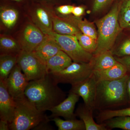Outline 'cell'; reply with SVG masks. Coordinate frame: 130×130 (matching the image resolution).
I'll return each mask as SVG.
<instances>
[{"instance_id": "1", "label": "cell", "mask_w": 130, "mask_h": 130, "mask_svg": "<svg viewBox=\"0 0 130 130\" xmlns=\"http://www.w3.org/2000/svg\"><path fill=\"white\" fill-rule=\"evenodd\" d=\"M27 98L40 111H50L66 98V94L48 73L37 80L29 82L25 91Z\"/></svg>"}, {"instance_id": "2", "label": "cell", "mask_w": 130, "mask_h": 130, "mask_svg": "<svg viewBox=\"0 0 130 130\" xmlns=\"http://www.w3.org/2000/svg\"><path fill=\"white\" fill-rule=\"evenodd\" d=\"M129 74L112 81L97 82L94 109H115L128 104L126 84Z\"/></svg>"}, {"instance_id": "3", "label": "cell", "mask_w": 130, "mask_h": 130, "mask_svg": "<svg viewBox=\"0 0 130 130\" xmlns=\"http://www.w3.org/2000/svg\"><path fill=\"white\" fill-rule=\"evenodd\" d=\"M119 3L115 4L110 11L96 21L98 28L97 46L93 55L111 51L116 38L123 29L119 23Z\"/></svg>"}, {"instance_id": "4", "label": "cell", "mask_w": 130, "mask_h": 130, "mask_svg": "<svg viewBox=\"0 0 130 130\" xmlns=\"http://www.w3.org/2000/svg\"><path fill=\"white\" fill-rule=\"evenodd\" d=\"M16 107L13 118L9 123L11 130L32 129L40 123L50 120L30 101L25 94L14 100Z\"/></svg>"}, {"instance_id": "5", "label": "cell", "mask_w": 130, "mask_h": 130, "mask_svg": "<svg viewBox=\"0 0 130 130\" xmlns=\"http://www.w3.org/2000/svg\"><path fill=\"white\" fill-rule=\"evenodd\" d=\"M55 40L74 62L89 63L93 54L88 53L81 46L76 37L72 35L58 34L53 31L47 35Z\"/></svg>"}, {"instance_id": "6", "label": "cell", "mask_w": 130, "mask_h": 130, "mask_svg": "<svg viewBox=\"0 0 130 130\" xmlns=\"http://www.w3.org/2000/svg\"><path fill=\"white\" fill-rule=\"evenodd\" d=\"M93 72L90 63L73 62L64 70L50 73L57 84L73 85L90 77Z\"/></svg>"}, {"instance_id": "7", "label": "cell", "mask_w": 130, "mask_h": 130, "mask_svg": "<svg viewBox=\"0 0 130 130\" xmlns=\"http://www.w3.org/2000/svg\"><path fill=\"white\" fill-rule=\"evenodd\" d=\"M17 64L29 81L40 79L48 73L46 64L32 52L22 50L18 56Z\"/></svg>"}, {"instance_id": "8", "label": "cell", "mask_w": 130, "mask_h": 130, "mask_svg": "<svg viewBox=\"0 0 130 130\" xmlns=\"http://www.w3.org/2000/svg\"><path fill=\"white\" fill-rule=\"evenodd\" d=\"M5 82L8 92L14 100L24 94L29 81L17 64Z\"/></svg>"}, {"instance_id": "9", "label": "cell", "mask_w": 130, "mask_h": 130, "mask_svg": "<svg viewBox=\"0 0 130 130\" xmlns=\"http://www.w3.org/2000/svg\"><path fill=\"white\" fill-rule=\"evenodd\" d=\"M96 84L97 81L91 75L83 81L72 85L70 91L78 95L82 98L86 106L94 110Z\"/></svg>"}, {"instance_id": "10", "label": "cell", "mask_w": 130, "mask_h": 130, "mask_svg": "<svg viewBox=\"0 0 130 130\" xmlns=\"http://www.w3.org/2000/svg\"><path fill=\"white\" fill-rule=\"evenodd\" d=\"M79 97L78 95L69 91L68 95L64 100L50 110L51 114L49 118L52 119L62 117L65 120L76 119L74 109Z\"/></svg>"}, {"instance_id": "11", "label": "cell", "mask_w": 130, "mask_h": 130, "mask_svg": "<svg viewBox=\"0 0 130 130\" xmlns=\"http://www.w3.org/2000/svg\"><path fill=\"white\" fill-rule=\"evenodd\" d=\"M45 36L37 27L31 24L25 26L19 44L22 50L32 52L44 40Z\"/></svg>"}, {"instance_id": "12", "label": "cell", "mask_w": 130, "mask_h": 130, "mask_svg": "<svg viewBox=\"0 0 130 130\" xmlns=\"http://www.w3.org/2000/svg\"><path fill=\"white\" fill-rule=\"evenodd\" d=\"M16 103L7 88L5 81L0 80V119L9 123L12 120Z\"/></svg>"}, {"instance_id": "13", "label": "cell", "mask_w": 130, "mask_h": 130, "mask_svg": "<svg viewBox=\"0 0 130 130\" xmlns=\"http://www.w3.org/2000/svg\"><path fill=\"white\" fill-rule=\"evenodd\" d=\"M61 50L60 46L55 40L48 35H45L43 41L32 52L41 61L46 64L50 58Z\"/></svg>"}, {"instance_id": "14", "label": "cell", "mask_w": 130, "mask_h": 130, "mask_svg": "<svg viewBox=\"0 0 130 130\" xmlns=\"http://www.w3.org/2000/svg\"><path fill=\"white\" fill-rule=\"evenodd\" d=\"M127 70L121 63L118 62L111 67L103 71H93L92 76L96 81H112L122 78L128 74Z\"/></svg>"}, {"instance_id": "15", "label": "cell", "mask_w": 130, "mask_h": 130, "mask_svg": "<svg viewBox=\"0 0 130 130\" xmlns=\"http://www.w3.org/2000/svg\"><path fill=\"white\" fill-rule=\"evenodd\" d=\"M94 110L84 103L78 106L75 113L83 121L86 130H108L104 123H96L93 117Z\"/></svg>"}, {"instance_id": "16", "label": "cell", "mask_w": 130, "mask_h": 130, "mask_svg": "<svg viewBox=\"0 0 130 130\" xmlns=\"http://www.w3.org/2000/svg\"><path fill=\"white\" fill-rule=\"evenodd\" d=\"M38 3L34 9V18L42 32L47 35L53 31V19L44 4Z\"/></svg>"}, {"instance_id": "17", "label": "cell", "mask_w": 130, "mask_h": 130, "mask_svg": "<svg viewBox=\"0 0 130 130\" xmlns=\"http://www.w3.org/2000/svg\"><path fill=\"white\" fill-rule=\"evenodd\" d=\"M72 60L67 54L63 50H60L46 62L48 73H51L64 70L72 63Z\"/></svg>"}, {"instance_id": "18", "label": "cell", "mask_w": 130, "mask_h": 130, "mask_svg": "<svg viewBox=\"0 0 130 130\" xmlns=\"http://www.w3.org/2000/svg\"><path fill=\"white\" fill-rule=\"evenodd\" d=\"M118 62L111 51L93 55L90 64L93 71H99L111 67Z\"/></svg>"}, {"instance_id": "19", "label": "cell", "mask_w": 130, "mask_h": 130, "mask_svg": "<svg viewBox=\"0 0 130 130\" xmlns=\"http://www.w3.org/2000/svg\"><path fill=\"white\" fill-rule=\"evenodd\" d=\"M18 56L13 55H1L0 57V80L6 81L17 64Z\"/></svg>"}, {"instance_id": "20", "label": "cell", "mask_w": 130, "mask_h": 130, "mask_svg": "<svg viewBox=\"0 0 130 130\" xmlns=\"http://www.w3.org/2000/svg\"><path fill=\"white\" fill-rule=\"evenodd\" d=\"M67 21L77 27L82 33L97 40L98 32L93 23L79 17L71 16L67 19Z\"/></svg>"}, {"instance_id": "21", "label": "cell", "mask_w": 130, "mask_h": 130, "mask_svg": "<svg viewBox=\"0 0 130 130\" xmlns=\"http://www.w3.org/2000/svg\"><path fill=\"white\" fill-rule=\"evenodd\" d=\"M53 31L56 33L62 35L76 36L80 31L72 24L57 17H52Z\"/></svg>"}, {"instance_id": "22", "label": "cell", "mask_w": 130, "mask_h": 130, "mask_svg": "<svg viewBox=\"0 0 130 130\" xmlns=\"http://www.w3.org/2000/svg\"><path fill=\"white\" fill-rule=\"evenodd\" d=\"M54 122L59 130H86L83 121L76 119L63 120L59 117L50 119Z\"/></svg>"}, {"instance_id": "23", "label": "cell", "mask_w": 130, "mask_h": 130, "mask_svg": "<svg viewBox=\"0 0 130 130\" xmlns=\"http://www.w3.org/2000/svg\"><path fill=\"white\" fill-rule=\"evenodd\" d=\"M1 55H19L22 50L19 43L10 38L2 37L0 39Z\"/></svg>"}, {"instance_id": "24", "label": "cell", "mask_w": 130, "mask_h": 130, "mask_svg": "<svg viewBox=\"0 0 130 130\" xmlns=\"http://www.w3.org/2000/svg\"><path fill=\"white\" fill-rule=\"evenodd\" d=\"M118 19L123 29H130V0H121L119 3Z\"/></svg>"}, {"instance_id": "25", "label": "cell", "mask_w": 130, "mask_h": 130, "mask_svg": "<svg viewBox=\"0 0 130 130\" xmlns=\"http://www.w3.org/2000/svg\"><path fill=\"white\" fill-rule=\"evenodd\" d=\"M120 116H130V107L123 109L100 111L96 119L98 123L101 124L109 119Z\"/></svg>"}, {"instance_id": "26", "label": "cell", "mask_w": 130, "mask_h": 130, "mask_svg": "<svg viewBox=\"0 0 130 130\" xmlns=\"http://www.w3.org/2000/svg\"><path fill=\"white\" fill-rule=\"evenodd\" d=\"M108 129L118 128L130 130V116H120L114 117L103 122Z\"/></svg>"}, {"instance_id": "27", "label": "cell", "mask_w": 130, "mask_h": 130, "mask_svg": "<svg viewBox=\"0 0 130 130\" xmlns=\"http://www.w3.org/2000/svg\"><path fill=\"white\" fill-rule=\"evenodd\" d=\"M0 17L3 23L7 28L13 27L18 18V11L11 8L2 7L1 9Z\"/></svg>"}, {"instance_id": "28", "label": "cell", "mask_w": 130, "mask_h": 130, "mask_svg": "<svg viewBox=\"0 0 130 130\" xmlns=\"http://www.w3.org/2000/svg\"><path fill=\"white\" fill-rule=\"evenodd\" d=\"M75 36L76 37L81 46L85 51L93 54L97 48V40L85 35L81 31Z\"/></svg>"}, {"instance_id": "29", "label": "cell", "mask_w": 130, "mask_h": 130, "mask_svg": "<svg viewBox=\"0 0 130 130\" xmlns=\"http://www.w3.org/2000/svg\"><path fill=\"white\" fill-rule=\"evenodd\" d=\"M114 56L122 57L130 55V37L128 38L122 42L118 47L111 50Z\"/></svg>"}, {"instance_id": "30", "label": "cell", "mask_w": 130, "mask_h": 130, "mask_svg": "<svg viewBox=\"0 0 130 130\" xmlns=\"http://www.w3.org/2000/svg\"><path fill=\"white\" fill-rule=\"evenodd\" d=\"M113 0H94L93 3V11L94 13L98 12L106 7Z\"/></svg>"}, {"instance_id": "31", "label": "cell", "mask_w": 130, "mask_h": 130, "mask_svg": "<svg viewBox=\"0 0 130 130\" xmlns=\"http://www.w3.org/2000/svg\"><path fill=\"white\" fill-rule=\"evenodd\" d=\"M74 6L72 5H61L56 7V10L59 13L63 15H68L72 13Z\"/></svg>"}, {"instance_id": "32", "label": "cell", "mask_w": 130, "mask_h": 130, "mask_svg": "<svg viewBox=\"0 0 130 130\" xmlns=\"http://www.w3.org/2000/svg\"><path fill=\"white\" fill-rule=\"evenodd\" d=\"M116 60L125 67L128 74H130V55L122 57L115 56Z\"/></svg>"}, {"instance_id": "33", "label": "cell", "mask_w": 130, "mask_h": 130, "mask_svg": "<svg viewBox=\"0 0 130 130\" xmlns=\"http://www.w3.org/2000/svg\"><path fill=\"white\" fill-rule=\"evenodd\" d=\"M51 121L50 120L43 121L33 128L32 130H54L53 128L49 124Z\"/></svg>"}, {"instance_id": "34", "label": "cell", "mask_w": 130, "mask_h": 130, "mask_svg": "<svg viewBox=\"0 0 130 130\" xmlns=\"http://www.w3.org/2000/svg\"><path fill=\"white\" fill-rule=\"evenodd\" d=\"M84 12L85 8L83 7L74 6L72 13L75 17H79L83 14Z\"/></svg>"}, {"instance_id": "35", "label": "cell", "mask_w": 130, "mask_h": 130, "mask_svg": "<svg viewBox=\"0 0 130 130\" xmlns=\"http://www.w3.org/2000/svg\"><path fill=\"white\" fill-rule=\"evenodd\" d=\"M9 124L7 120H0V130H9Z\"/></svg>"}, {"instance_id": "36", "label": "cell", "mask_w": 130, "mask_h": 130, "mask_svg": "<svg viewBox=\"0 0 130 130\" xmlns=\"http://www.w3.org/2000/svg\"><path fill=\"white\" fill-rule=\"evenodd\" d=\"M128 74L129 76H128V80L127 81L126 89H127L128 104L130 105V74Z\"/></svg>"}, {"instance_id": "37", "label": "cell", "mask_w": 130, "mask_h": 130, "mask_svg": "<svg viewBox=\"0 0 130 130\" xmlns=\"http://www.w3.org/2000/svg\"><path fill=\"white\" fill-rule=\"evenodd\" d=\"M58 1V0H36V2L38 3L45 5L48 3H57Z\"/></svg>"}, {"instance_id": "38", "label": "cell", "mask_w": 130, "mask_h": 130, "mask_svg": "<svg viewBox=\"0 0 130 130\" xmlns=\"http://www.w3.org/2000/svg\"><path fill=\"white\" fill-rule=\"evenodd\" d=\"M8 1H13L16 2H23L25 0H8Z\"/></svg>"}]
</instances>
